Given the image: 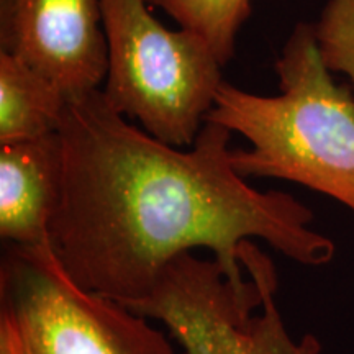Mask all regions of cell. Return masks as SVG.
I'll use <instances>...</instances> for the list:
<instances>
[{"label":"cell","instance_id":"6da1fadb","mask_svg":"<svg viewBox=\"0 0 354 354\" xmlns=\"http://www.w3.org/2000/svg\"><path fill=\"white\" fill-rule=\"evenodd\" d=\"M57 135L63 189L50 248L84 290L138 302L176 256L205 248L245 292L238 250L254 238L302 266L335 258V243L313 228L305 203L238 174L232 131L218 123L205 122L183 151L128 123L97 88L68 97Z\"/></svg>","mask_w":354,"mask_h":354},{"label":"cell","instance_id":"7a4b0ae2","mask_svg":"<svg viewBox=\"0 0 354 354\" xmlns=\"http://www.w3.org/2000/svg\"><path fill=\"white\" fill-rule=\"evenodd\" d=\"M281 94L264 97L221 84L205 122L236 131L250 148L233 149L245 179L305 185L354 214V95L323 61L315 25L297 24L276 61Z\"/></svg>","mask_w":354,"mask_h":354},{"label":"cell","instance_id":"3957f363","mask_svg":"<svg viewBox=\"0 0 354 354\" xmlns=\"http://www.w3.org/2000/svg\"><path fill=\"white\" fill-rule=\"evenodd\" d=\"M100 8L105 100L162 143L192 146L223 84L214 48L189 30H167L146 0H100Z\"/></svg>","mask_w":354,"mask_h":354},{"label":"cell","instance_id":"277c9868","mask_svg":"<svg viewBox=\"0 0 354 354\" xmlns=\"http://www.w3.org/2000/svg\"><path fill=\"white\" fill-rule=\"evenodd\" d=\"M238 259L250 277L245 292H236L215 259L189 251L161 269L145 299L125 307L161 322L184 354H320L315 336L295 342L287 330L272 259L253 240L241 243Z\"/></svg>","mask_w":354,"mask_h":354},{"label":"cell","instance_id":"5b68a950","mask_svg":"<svg viewBox=\"0 0 354 354\" xmlns=\"http://www.w3.org/2000/svg\"><path fill=\"white\" fill-rule=\"evenodd\" d=\"M0 354H176L149 318L71 281L43 246L7 245Z\"/></svg>","mask_w":354,"mask_h":354},{"label":"cell","instance_id":"8992f818","mask_svg":"<svg viewBox=\"0 0 354 354\" xmlns=\"http://www.w3.org/2000/svg\"><path fill=\"white\" fill-rule=\"evenodd\" d=\"M0 44L66 97L107 77L100 0H0Z\"/></svg>","mask_w":354,"mask_h":354},{"label":"cell","instance_id":"52a82bcc","mask_svg":"<svg viewBox=\"0 0 354 354\" xmlns=\"http://www.w3.org/2000/svg\"><path fill=\"white\" fill-rule=\"evenodd\" d=\"M63 189L59 135L0 145V236L7 245L43 246Z\"/></svg>","mask_w":354,"mask_h":354},{"label":"cell","instance_id":"ba28073f","mask_svg":"<svg viewBox=\"0 0 354 354\" xmlns=\"http://www.w3.org/2000/svg\"><path fill=\"white\" fill-rule=\"evenodd\" d=\"M66 100L68 97L38 71L0 51V145L56 133Z\"/></svg>","mask_w":354,"mask_h":354},{"label":"cell","instance_id":"9c48e42d","mask_svg":"<svg viewBox=\"0 0 354 354\" xmlns=\"http://www.w3.org/2000/svg\"><path fill=\"white\" fill-rule=\"evenodd\" d=\"M149 6L165 8L180 28L198 35L210 43L221 66L234 53L238 30L251 13L250 0H146Z\"/></svg>","mask_w":354,"mask_h":354}]
</instances>
